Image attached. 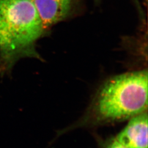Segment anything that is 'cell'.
I'll list each match as a JSON object with an SVG mask.
<instances>
[{
    "mask_svg": "<svg viewBox=\"0 0 148 148\" xmlns=\"http://www.w3.org/2000/svg\"><path fill=\"white\" fill-rule=\"evenodd\" d=\"M147 69L118 75L97 90L76 121L57 133V137L79 128H91L127 121L148 111Z\"/></svg>",
    "mask_w": 148,
    "mask_h": 148,
    "instance_id": "obj_1",
    "label": "cell"
},
{
    "mask_svg": "<svg viewBox=\"0 0 148 148\" xmlns=\"http://www.w3.org/2000/svg\"><path fill=\"white\" fill-rule=\"evenodd\" d=\"M45 29L32 0H0V57L3 69L23 57H38L35 43Z\"/></svg>",
    "mask_w": 148,
    "mask_h": 148,
    "instance_id": "obj_2",
    "label": "cell"
},
{
    "mask_svg": "<svg viewBox=\"0 0 148 148\" xmlns=\"http://www.w3.org/2000/svg\"><path fill=\"white\" fill-rule=\"evenodd\" d=\"M148 111L127 120L115 137L128 148H148Z\"/></svg>",
    "mask_w": 148,
    "mask_h": 148,
    "instance_id": "obj_3",
    "label": "cell"
},
{
    "mask_svg": "<svg viewBox=\"0 0 148 148\" xmlns=\"http://www.w3.org/2000/svg\"><path fill=\"white\" fill-rule=\"evenodd\" d=\"M43 27L47 30L65 19L74 5V0H32Z\"/></svg>",
    "mask_w": 148,
    "mask_h": 148,
    "instance_id": "obj_4",
    "label": "cell"
},
{
    "mask_svg": "<svg viewBox=\"0 0 148 148\" xmlns=\"http://www.w3.org/2000/svg\"><path fill=\"white\" fill-rule=\"evenodd\" d=\"M99 148H128L120 142L115 137L109 138L100 144Z\"/></svg>",
    "mask_w": 148,
    "mask_h": 148,
    "instance_id": "obj_5",
    "label": "cell"
}]
</instances>
